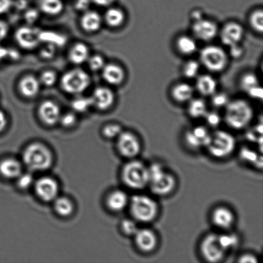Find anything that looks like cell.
I'll use <instances>...</instances> for the list:
<instances>
[{"label": "cell", "instance_id": "obj_15", "mask_svg": "<svg viewBox=\"0 0 263 263\" xmlns=\"http://www.w3.org/2000/svg\"><path fill=\"white\" fill-rule=\"evenodd\" d=\"M243 35L244 30L241 25L236 22H229L221 30L220 38L224 45L230 47L239 44Z\"/></svg>", "mask_w": 263, "mask_h": 263}, {"label": "cell", "instance_id": "obj_57", "mask_svg": "<svg viewBox=\"0 0 263 263\" xmlns=\"http://www.w3.org/2000/svg\"><path fill=\"white\" fill-rule=\"evenodd\" d=\"M27 5V2H26L25 0H17L16 7L18 9L23 10L25 9Z\"/></svg>", "mask_w": 263, "mask_h": 263}, {"label": "cell", "instance_id": "obj_1", "mask_svg": "<svg viewBox=\"0 0 263 263\" xmlns=\"http://www.w3.org/2000/svg\"><path fill=\"white\" fill-rule=\"evenodd\" d=\"M253 117V109L246 100H234L226 105V122L234 129L240 130L246 127Z\"/></svg>", "mask_w": 263, "mask_h": 263}, {"label": "cell", "instance_id": "obj_46", "mask_svg": "<svg viewBox=\"0 0 263 263\" xmlns=\"http://www.w3.org/2000/svg\"><path fill=\"white\" fill-rule=\"evenodd\" d=\"M56 52V46L54 44L48 43L40 51L41 58L45 59L53 58Z\"/></svg>", "mask_w": 263, "mask_h": 263}, {"label": "cell", "instance_id": "obj_16", "mask_svg": "<svg viewBox=\"0 0 263 263\" xmlns=\"http://www.w3.org/2000/svg\"><path fill=\"white\" fill-rule=\"evenodd\" d=\"M92 105L98 109H109L114 104L115 97L111 89L105 87H99L94 90L91 97Z\"/></svg>", "mask_w": 263, "mask_h": 263}, {"label": "cell", "instance_id": "obj_3", "mask_svg": "<svg viewBox=\"0 0 263 263\" xmlns=\"http://www.w3.org/2000/svg\"><path fill=\"white\" fill-rule=\"evenodd\" d=\"M23 161L33 171H44L53 163V156L47 147L41 143H33L23 152Z\"/></svg>", "mask_w": 263, "mask_h": 263}, {"label": "cell", "instance_id": "obj_33", "mask_svg": "<svg viewBox=\"0 0 263 263\" xmlns=\"http://www.w3.org/2000/svg\"><path fill=\"white\" fill-rule=\"evenodd\" d=\"M92 105L91 97H79L71 103L73 109L78 112H86Z\"/></svg>", "mask_w": 263, "mask_h": 263}, {"label": "cell", "instance_id": "obj_6", "mask_svg": "<svg viewBox=\"0 0 263 263\" xmlns=\"http://www.w3.org/2000/svg\"><path fill=\"white\" fill-rule=\"evenodd\" d=\"M235 147V138L232 134L228 132L218 130L211 134L206 148L213 157L221 159L233 153Z\"/></svg>", "mask_w": 263, "mask_h": 263}, {"label": "cell", "instance_id": "obj_38", "mask_svg": "<svg viewBox=\"0 0 263 263\" xmlns=\"http://www.w3.org/2000/svg\"><path fill=\"white\" fill-rule=\"evenodd\" d=\"M41 84L46 87H51L55 84L58 81V76L55 72L53 71H46L41 74L40 79Z\"/></svg>", "mask_w": 263, "mask_h": 263}, {"label": "cell", "instance_id": "obj_20", "mask_svg": "<svg viewBox=\"0 0 263 263\" xmlns=\"http://www.w3.org/2000/svg\"><path fill=\"white\" fill-rule=\"evenodd\" d=\"M234 219L233 211L223 206L216 208L212 215L214 224L222 229H230L233 225Z\"/></svg>", "mask_w": 263, "mask_h": 263}, {"label": "cell", "instance_id": "obj_47", "mask_svg": "<svg viewBox=\"0 0 263 263\" xmlns=\"http://www.w3.org/2000/svg\"><path fill=\"white\" fill-rule=\"evenodd\" d=\"M206 122L211 127H217L221 122V118L220 115L215 112H210L206 113L204 117Z\"/></svg>", "mask_w": 263, "mask_h": 263}, {"label": "cell", "instance_id": "obj_24", "mask_svg": "<svg viewBox=\"0 0 263 263\" xmlns=\"http://www.w3.org/2000/svg\"><path fill=\"white\" fill-rule=\"evenodd\" d=\"M88 46L84 43H76L72 46L69 53V59L71 63L76 65L82 64L88 60L89 58Z\"/></svg>", "mask_w": 263, "mask_h": 263}, {"label": "cell", "instance_id": "obj_45", "mask_svg": "<svg viewBox=\"0 0 263 263\" xmlns=\"http://www.w3.org/2000/svg\"><path fill=\"white\" fill-rule=\"evenodd\" d=\"M59 122L64 127H71L77 122L76 115L73 112H67L63 115H61Z\"/></svg>", "mask_w": 263, "mask_h": 263}, {"label": "cell", "instance_id": "obj_32", "mask_svg": "<svg viewBox=\"0 0 263 263\" xmlns=\"http://www.w3.org/2000/svg\"><path fill=\"white\" fill-rule=\"evenodd\" d=\"M54 208L56 212L62 216H68L73 211V205L68 198H57L54 202Z\"/></svg>", "mask_w": 263, "mask_h": 263}, {"label": "cell", "instance_id": "obj_19", "mask_svg": "<svg viewBox=\"0 0 263 263\" xmlns=\"http://www.w3.org/2000/svg\"><path fill=\"white\" fill-rule=\"evenodd\" d=\"M102 77L107 84L112 86H118L124 81L125 73L124 69L118 64H105L102 69Z\"/></svg>", "mask_w": 263, "mask_h": 263}, {"label": "cell", "instance_id": "obj_41", "mask_svg": "<svg viewBox=\"0 0 263 263\" xmlns=\"http://www.w3.org/2000/svg\"><path fill=\"white\" fill-rule=\"evenodd\" d=\"M122 133V128L119 125L110 124L105 126L103 129V134L107 138H118Z\"/></svg>", "mask_w": 263, "mask_h": 263}, {"label": "cell", "instance_id": "obj_51", "mask_svg": "<svg viewBox=\"0 0 263 263\" xmlns=\"http://www.w3.org/2000/svg\"><path fill=\"white\" fill-rule=\"evenodd\" d=\"M247 93L250 97L253 98L255 99H262L263 97V91L262 87L259 86L254 87L249 91L247 92Z\"/></svg>", "mask_w": 263, "mask_h": 263}, {"label": "cell", "instance_id": "obj_59", "mask_svg": "<svg viewBox=\"0 0 263 263\" xmlns=\"http://www.w3.org/2000/svg\"><path fill=\"white\" fill-rule=\"evenodd\" d=\"M7 54L8 51L6 50V49L2 47L1 45H0V61L5 58Z\"/></svg>", "mask_w": 263, "mask_h": 263}, {"label": "cell", "instance_id": "obj_23", "mask_svg": "<svg viewBox=\"0 0 263 263\" xmlns=\"http://www.w3.org/2000/svg\"><path fill=\"white\" fill-rule=\"evenodd\" d=\"M22 165L17 160L6 159L0 162V174L6 179H15L22 174Z\"/></svg>", "mask_w": 263, "mask_h": 263}, {"label": "cell", "instance_id": "obj_54", "mask_svg": "<svg viewBox=\"0 0 263 263\" xmlns=\"http://www.w3.org/2000/svg\"><path fill=\"white\" fill-rule=\"evenodd\" d=\"M239 262L242 263H254L257 262V259L253 255L245 254L243 256L239 257Z\"/></svg>", "mask_w": 263, "mask_h": 263}, {"label": "cell", "instance_id": "obj_13", "mask_svg": "<svg viewBox=\"0 0 263 263\" xmlns=\"http://www.w3.org/2000/svg\"><path fill=\"white\" fill-rule=\"evenodd\" d=\"M192 31L193 34L198 40L210 41L217 35L218 27L213 21L201 18L193 23Z\"/></svg>", "mask_w": 263, "mask_h": 263}, {"label": "cell", "instance_id": "obj_55", "mask_svg": "<svg viewBox=\"0 0 263 263\" xmlns=\"http://www.w3.org/2000/svg\"><path fill=\"white\" fill-rule=\"evenodd\" d=\"M91 1L99 7H109L115 2V0H91Z\"/></svg>", "mask_w": 263, "mask_h": 263}, {"label": "cell", "instance_id": "obj_10", "mask_svg": "<svg viewBox=\"0 0 263 263\" xmlns=\"http://www.w3.org/2000/svg\"><path fill=\"white\" fill-rule=\"evenodd\" d=\"M15 39L18 45L25 50H33L42 42L41 31L31 26L18 28L15 33Z\"/></svg>", "mask_w": 263, "mask_h": 263}, {"label": "cell", "instance_id": "obj_27", "mask_svg": "<svg viewBox=\"0 0 263 263\" xmlns=\"http://www.w3.org/2000/svg\"><path fill=\"white\" fill-rule=\"evenodd\" d=\"M194 90L191 85L179 83L175 85L172 90V96L175 101L184 103L192 99Z\"/></svg>", "mask_w": 263, "mask_h": 263}, {"label": "cell", "instance_id": "obj_53", "mask_svg": "<svg viewBox=\"0 0 263 263\" xmlns=\"http://www.w3.org/2000/svg\"><path fill=\"white\" fill-rule=\"evenodd\" d=\"M12 5V0H0V15L9 11Z\"/></svg>", "mask_w": 263, "mask_h": 263}, {"label": "cell", "instance_id": "obj_12", "mask_svg": "<svg viewBox=\"0 0 263 263\" xmlns=\"http://www.w3.org/2000/svg\"><path fill=\"white\" fill-rule=\"evenodd\" d=\"M35 190L38 197L45 202H51L58 198V182L50 177H43L39 179L35 183Z\"/></svg>", "mask_w": 263, "mask_h": 263}, {"label": "cell", "instance_id": "obj_58", "mask_svg": "<svg viewBox=\"0 0 263 263\" xmlns=\"http://www.w3.org/2000/svg\"><path fill=\"white\" fill-rule=\"evenodd\" d=\"M192 16L195 21L200 20L201 18H202V13H201L200 11H198V10H195V11L192 13Z\"/></svg>", "mask_w": 263, "mask_h": 263}, {"label": "cell", "instance_id": "obj_50", "mask_svg": "<svg viewBox=\"0 0 263 263\" xmlns=\"http://www.w3.org/2000/svg\"><path fill=\"white\" fill-rule=\"evenodd\" d=\"M91 0H77L74 7L79 12H86L89 10Z\"/></svg>", "mask_w": 263, "mask_h": 263}, {"label": "cell", "instance_id": "obj_14", "mask_svg": "<svg viewBox=\"0 0 263 263\" xmlns=\"http://www.w3.org/2000/svg\"><path fill=\"white\" fill-rule=\"evenodd\" d=\"M38 113L41 121L50 126L55 125L61 117L60 107L51 100H45L41 103L39 107Z\"/></svg>", "mask_w": 263, "mask_h": 263}, {"label": "cell", "instance_id": "obj_44", "mask_svg": "<svg viewBox=\"0 0 263 263\" xmlns=\"http://www.w3.org/2000/svg\"><path fill=\"white\" fill-rule=\"evenodd\" d=\"M229 97L223 92H218L213 95L212 104L216 107H222L228 104Z\"/></svg>", "mask_w": 263, "mask_h": 263}, {"label": "cell", "instance_id": "obj_11", "mask_svg": "<svg viewBox=\"0 0 263 263\" xmlns=\"http://www.w3.org/2000/svg\"><path fill=\"white\" fill-rule=\"evenodd\" d=\"M118 151L127 158H134L141 152V143L138 137L130 132H122L118 137Z\"/></svg>", "mask_w": 263, "mask_h": 263}, {"label": "cell", "instance_id": "obj_26", "mask_svg": "<svg viewBox=\"0 0 263 263\" xmlns=\"http://www.w3.org/2000/svg\"><path fill=\"white\" fill-rule=\"evenodd\" d=\"M128 202V196L122 190L115 191L110 193L107 200L108 207L115 212L124 210Z\"/></svg>", "mask_w": 263, "mask_h": 263}, {"label": "cell", "instance_id": "obj_49", "mask_svg": "<svg viewBox=\"0 0 263 263\" xmlns=\"http://www.w3.org/2000/svg\"><path fill=\"white\" fill-rule=\"evenodd\" d=\"M229 48H230V55L232 58L239 59L243 55L244 53L243 48L239 44L231 46Z\"/></svg>", "mask_w": 263, "mask_h": 263}, {"label": "cell", "instance_id": "obj_21", "mask_svg": "<svg viewBox=\"0 0 263 263\" xmlns=\"http://www.w3.org/2000/svg\"><path fill=\"white\" fill-rule=\"evenodd\" d=\"M40 80L33 76L23 77L19 82V90L23 97L32 99L37 96L41 89Z\"/></svg>", "mask_w": 263, "mask_h": 263}, {"label": "cell", "instance_id": "obj_8", "mask_svg": "<svg viewBox=\"0 0 263 263\" xmlns=\"http://www.w3.org/2000/svg\"><path fill=\"white\" fill-rule=\"evenodd\" d=\"M200 58L205 68L213 72L223 70L228 63V57L225 50L215 45L203 48L200 51Z\"/></svg>", "mask_w": 263, "mask_h": 263}, {"label": "cell", "instance_id": "obj_25", "mask_svg": "<svg viewBox=\"0 0 263 263\" xmlns=\"http://www.w3.org/2000/svg\"><path fill=\"white\" fill-rule=\"evenodd\" d=\"M196 86L198 91L203 96H212L217 89V82L212 76L203 74L197 79Z\"/></svg>", "mask_w": 263, "mask_h": 263}, {"label": "cell", "instance_id": "obj_28", "mask_svg": "<svg viewBox=\"0 0 263 263\" xmlns=\"http://www.w3.org/2000/svg\"><path fill=\"white\" fill-rule=\"evenodd\" d=\"M41 11L50 16H55L63 11L64 4L61 0H40Z\"/></svg>", "mask_w": 263, "mask_h": 263}, {"label": "cell", "instance_id": "obj_4", "mask_svg": "<svg viewBox=\"0 0 263 263\" xmlns=\"http://www.w3.org/2000/svg\"><path fill=\"white\" fill-rule=\"evenodd\" d=\"M130 205L132 215L135 220L142 223L151 222L158 214V204L148 196L134 195L131 198Z\"/></svg>", "mask_w": 263, "mask_h": 263}, {"label": "cell", "instance_id": "obj_2", "mask_svg": "<svg viewBox=\"0 0 263 263\" xmlns=\"http://www.w3.org/2000/svg\"><path fill=\"white\" fill-rule=\"evenodd\" d=\"M148 185L152 192L157 195L170 194L176 185L174 175L164 170L162 165L154 163L148 167Z\"/></svg>", "mask_w": 263, "mask_h": 263}, {"label": "cell", "instance_id": "obj_39", "mask_svg": "<svg viewBox=\"0 0 263 263\" xmlns=\"http://www.w3.org/2000/svg\"><path fill=\"white\" fill-rule=\"evenodd\" d=\"M219 238L221 245L226 251L234 247L238 244V238L234 234H223V235H219Z\"/></svg>", "mask_w": 263, "mask_h": 263}, {"label": "cell", "instance_id": "obj_36", "mask_svg": "<svg viewBox=\"0 0 263 263\" xmlns=\"http://www.w3.org/2000/svg\"><path fill=\"white\" fill-rule=\"evenodd\" d=\"M199 69V63L197 61L190 60L185 63L183 66L182 71L183 74L186 78L193 79L197 76Z\"/></svg>", "mask_w": 263, "mask_h": 263}, {"label": "cell", "instance_id": "obj_42", "mask_svg": "<svg viewBox=\"0 0 263 263\" xmlns=\"http://www.w3.org/2000/svg\"><path fill=\"white\" fill-rule=\"evenodd\" d=\"M138 227L135 221L127 219L123 220L122 223V229L123 233L128 236L135 235L138 231Z\"/></svg>", "mask_w": 263, "mask_h": 263}, {"label": "cell", "instance_id": "obj_56", "mask_svg": "<svg viewBox=\"0 0 263 263\" xmlns=\"http://www.w3.org/2000/svg\"><path fill=\"white\" fill-rule=\"evenodd\" d=\"M7 125V119L5 113L0 110V133L5 130Z\"/></svg>", "mask_w": 263, "mask_h": 263}, {"label": "cell", "instance_id": "obj_34", "mask_svg": "<svg viewBox=\"0 0 263 263\" xmlns=\"http://www.w3.org/2000/svg\"><path fill=\"white\" fill-rule=\"evenodd\" d=\"M250 24L257 32L262 33L263 31V12L261 9L254 10L249 18Z\"/></svg>", "mask_w": 263, "mask_h": 263}, {"label": "cell", "instance_id": "obj_7", "mask_svg": "<svg viewBox=\"0 0 263 263\" xmlns=\"http://www.w3.org/2000/svg\"><path fill=\"white\" fill-rule=\"evenodd\" d=\"M91 84V78L81 69H71L63 74L61 86L64 92L70 95H79L86 91Z\"/></svg>", "mask_w": 263, "mask_h": 263}, {"label": "cell", "instance_id": "obj_30", "mask_svg": "<svg viewBox=\"0 0 263 263\" xmlns=\"http://www.w3.org/2000/svg\"><path fill=\"white\" fill-rule=\"evenodd\" d=\"M177 48L183 55H190L197 50V45L192 37L187 35H182L177 39Z\"/></svg>", "mask_w": 263, "mask_h": 263}, {"label": "cell", "instance_id": "obj_48", "mask_svg": "<svg viewBox=\"0 0 263 263\" xmlns=\"http://www.w3.org/2000/svg\"><path fill=\"white\" fill-rule=\"evenodd\" d=\"M40 17V13L38 10L32 9L26 10L25 13V19L29 25H33V23L37 22Z\"/></svg>", "mask_w": 263, "mask_h": 263}, {"label": "cell", "instance_id": "obj_52", "mask_svg": "<svg viewBox=\"0 0 263 263\" xmlns=\"http://www.w3.org/2000/svg\"><path fill=\"white\" fill-rule=\"evenodd\" d=\"M9 33V27L4 21L0 20V45L7 37Z\"/></svg>", "mask_w": 263, "mask_h": 263}, {"label": "cell", "instance_id": "obj_22", "mask_svg": "<svg viewBox=\"0 0 263 263\" xmlns=\"http://www.w3.org/2000/svg\"><path fill=\"white\" fill-rule=\"evenodd\" d=\"M82 29L87 33H95L102 27V18L99 13L92 10L84 12L81 20Z\"/></svg>", "mask_w": 263, "mask_h": 263}, {"label": "cell", "instance_id": "obj_35", "mask_svg": "<svg viewBox=\"0 0 263 263\" xmlns=\"http://www.w3.org/2000/svg\"><path fill=\"white\" fill-rule=\"evenodd\" d=\"M241 88L246 92L250 89L259 86V81L256 74L252 73L245 74L240 81Z\"/></svg>", "mask_w": 263, "mask_h": 263}, {"label": "cell", "instance_id": "obj_43", "mask_svg": "<svg viewBox=\"0 0 263 263\" xmlns=\"http://www.w3.org/2000/svg\"><path fill=\"white\" fill-rule=\"evenodd\" d=\"M17 179L18 187L22 190L28 189L33 182L32 175L30 174H21Z\"/></svg>", "mask_w": 263, "mask_h": 263}, {"label": "cell", "instance_id": "obj_37", "mask_svg": "<svg viewBox=\"0 0 263 263\" xmlns=\"http://www.w3.org/2000/svg\"><path fill=\"white\" fill-rule=\"evenodd\" d=\"M240 157L243 161L251 162V163H257L259 165V162H262V159L259 160V156L256 152L248 148L241 149Z\"/></svg>", "mask_w": 263, "mask_h": 263}, {"label": "cell", "instance_id": "obj_5", "mask_svg": "<svg viewBox=\"0 0 263 263\" xmlns=\"http://www.w3.org/2000/svg\"><path fill=\"white\" fill-rule=\"evenodd\" d=\"M123 182L134 190H142L148 185V167L141 161L133 160L123 167Z\"/></svg>", "mask_w": 263, "mask_h": 263}, {"label": "cell", "instance_id": "obj_31", "mask_svg": "<svg viewBox=\"0 0 263 263\" xmlns=\"http://www.w3.org/2000/svg\"><path fill=\"white\" fill-rule=\"evenodd\" d=\"M190 117L194 118H204L208 112L207 105L203 100L200 99L191 100L187 109Z\"/></svg>", "mask_w": 263, "mask_h": 263}, {"label": "cell", "instance_id": "obj_29", "mask_svg": "<svg viewBox=\"0 0 263 263\" xmlns=\"http://www.w3.org/2000/svg\"><path fill=\"white\" fill-rule=\"evenodd\" d=\"M104 19L110 27L118 28L124 23L125 15L122 10L118 8H110L105 12Z\"/></svg>", "mask_w": 263, "mask_h": 263}, {"label": "cell", "instance_id": "obj_18", "mask_svg": "<svg viewBox=\"0 0 263 263\" xmlns=\"http://www.w3.org/2000/svg\"><path fill=\"white\" fill-rule=\"evenodd\" d=\"M134 236L137 246L141 251L151 252L156 248L157 238L154 231L148 229H139Z\"/></svg>", "mask_w": 263, "mask_h": 263}, {"label": "cell", "instance_id": "obj_17", "mask_svg": "<svg viewBox=\"0 0 263 263\" xmlns=\"http://www.w3.org/2000/svg\"><path fill=\"white\" fill-rule=\"evenodd\" d=\"M211 134L204 127L198 126L187 131L185 135V141L193 148L206 147L210 141Z\"/></svg>", "mask_w": 263, "mask_h": 263}, {"label": "cell", "instance_id": "obj_9", "mask_svg": "<svg viewBox=\"0 0 263 263\" xmlns=\"http://www.w3.org/2000/svg\"><path fill=\"white\" fill-rule=\"evenodd\" d=\"M200 250L203 257L211 262L221 261L227 252L221 243L219 235L216 234H209L203 239Z\"/></svg>", "mask_w": 263, "mask_h": 263}, {"label": "cell", "instance_id": "obj_40", "mask_svg": "<svg viewBox=\"0 0 263 263\" xmlns=\"http://www.w3.org/2000/svg\"><path fill=\"white\" fill-rule=\"evenodd\" d=\"M87 62L88 63L90 69L92 71L102 70L105 65L104 59L99 55L89 57Z\"/></svg>", "mask_w": 263, "mask_h": 263}]
</instances>
